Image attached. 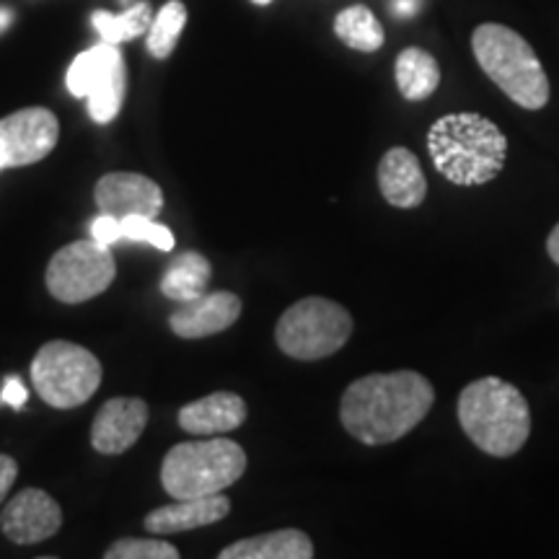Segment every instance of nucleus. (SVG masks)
Here are the masks:
<instances>
[{
  "mask_svg": "<svg viewBox=\"0 0 559 559\" xmlns=\"http://www.w3.org/2000/svg\"><path fill=\"white\" fill-rule=\"evenodd\" d=\"M60 526L62 510L58 500L37 487L21 489L16 498L5 502L3 513H0V528H3L5 539L21 544V547L52 539Z\"/></svg>",
  "mask_w": 559,
  "mask_h": 559,
  "instance_id": "obj_11",
  "label": "nucleus"
},
{
  "mask_svg": "<svg viewBox=\"0 0 559 559\" xmlns=\"http://www.w3.org/2000/svg\"><path fill=\"white\" fill-rule=\"evenodd\" d=\"M379 190L389 205L400 210L419 207L428 198V179L409 148H391L379 164Z\"/></svg>",
  "mask_w": 559,
  "mask_h": 559,
  "instance_id": "obj_17",
  "label": "nucleus"
},
{
  "mask_svg": "<svg viewBox=\"0 0 559 559\" xmlns=\"http://www.w3.org/2000/svg\"><path fill=\"white\" fill-rule=\"evenodd\" d=\"M187 26V5L181 0H169L158 13H153L145 47L156 60H166L177 47Z\"/></svg>",
  "mask_w": 559,
  "mask_h": 559,
  "instance_id": "obj_23",
  "label": "nucleus"
},
{
  "mask_svg": "<svg viewBox=\"0 0 559 559\" xmlns=\"http://www.w3.org/2000/svg\"><path fill=\"white\" fill-rule=\"evenodd\" d=\"M547 251H549L551 262L559 264V223H557L555 228H551V234H549V239H547Z\"/></svg>",
  "mask_w": 559,
  "mask_h": 559,
  "instance_id": "obj_29",
  "label": "nucleus"
},
{
  "mask_svg": "<svg viewBox=\"0 0 559 559\" xmlns=\"http://www.w3.org/2000/svg\"><path fill=\"white\" fill-rule=\"evenodd\" d=\"M432 404L436 389L417 370L370 373L345 389L340 419L362 445H389L415 430Z\"/></svg>",
  "mask_w": 559,
  "mask_h": 559,
  "instance_id": "obj_1",
  "label": "nucleus"
},
{
  "mask_svg": "<svg viewBox=\"0 0 559 559\" xmlns=\"http://www.w3.org/2000/svg\"><path fill=\"white\" fill-rule=\"evenodd\" d=\"M91 239H96L104 247H111V243L122 241V223L115 215L99 213V218L91 223Z\"/></svg>",
  "mask_w": 559,
  "mask_h": 559,
  "instance_id": "obj_26",
  "label": "nucleus"
},
{
  "mask_svg": "<svg viewBox=\"0 0 559 559\" xmlns=\"http://www.w3.org/2000/svg\"><path fill=\"white\" fill-rule=\"evenodd\" d=\"M107 559H179V549L164 539H120L104 551Z\"/></svg>",
  "mask_w": 559,
  "mask_h": 559,
  "instance_id": "obj_24",
  "label": "nucleus"
},
{
  "mask_svg": "<svg viewBox=\"0 0 559 559\" xmlns=\"http://www.w3.org/2000/svg\"><path fill=\"white\" fill-rule=\"evenodd\" d=\"M102 362L86 347L68 340H52L32 360V383L55 409L86 404L102 386Z\"/></svg>",
  "mask_w": 559,
  "mask_h": 559,
  "instance_id": "obj_7",
  "label": "nucleus"
},
{
  "mask_svg": "<svg viewBox=\"0 0 559 559\" xmlns=\"http://www.w3.org/2000/svg\"><path fill=\"white\" fill-rule=\"evenodd\" d=\"M353 317L337 300L309 296L283 313L275 326V342L293 360H321L340 353L353 337Z\"/></svg>",
  "mask_w": 559,
  "mask_h": 559,
  "instance_id": "obj_6",
  "label": "nucleus"
},
{
  "mask_svg": "<svg viewBox=\"0 0 559 559\" xmlns=\"http://www.w3.org/2000/svg\"><path fill=\"white\" fill-rule=\"evenodd\" d=\"M334 34L342 45H347L355 52H379L386 41L381 21L368 5H349L342 9L334 19Z\"/></svg>",
  "mask_w": 559,
  "mask_h": 559,
  "instance_id": "obj_21",
  "label": "nucleus"
},
{
  "mask_svg": "<svg viewBox=\"0 0 559 559\" xmlns=\"http://www.w3.org/2000/svg\"><path fill=\"white\" fill-rule=\"evenodd\" d=\"M241 298L236 293L215 290L205 296L185 300L169 317L171 332L181 340H202L213 337L230 330L241 317Z\"/></svg>",
  "mask_w": 559,
  "mask_h": 559,
  "instance_id": "obj_14",
  "label": "nucleus"
},
{
  "mask_svg": "<svg viewBox=\"0 0 559 559\" xmlns=\"http://www.w3.org/2000/svg\"><path fill=\"white\" fill-rule=\"evenodd\" d=\"M148 425V404L138 396H115L104 402L91 425V445L104 456L130 451Z\"/></svg>",
  "mask_w": 559,
  "mask_h": 559,
  "instance_id": "obj_13",
  "label": "nucleus"
},
{
  "mask_svg": "<svg viewBox=\"0 0 559 559\" xmlns=\"http://www.w3.org/2000/svg\"><path fill=\"white\" fill-rule=\"evenodd\" d=\"M247 402L234 391H215L179 409V428L190 436L213 438L241 428L247 423Z\"/></svg>",
  "mask_w": 559,
  "mask_h": 559,
  "instance_id": "obj_15",
  "label": "nucleus"
},
{
  "mask_svg": "<svg viewBox=\"0 0 559 559\" xmlns=\"http://www.w3.org/2000/svg\"><path fill=\"white\" fill-rule=\"evenodd\" d=\"M251 3H257V5H270L272 0H251Z\"/></svg>",
  "mask_w": 559,
  "mask_h": 559,
  "instance_id": "obj_31",
  "label": "nucleus"
},
{
  "mask_svg": "<svg viewBox=\"0 0 559 559\" xmlns=\"http://www.w3.org/2000/svg\"><path fill=\"white\" fill-rule=\"evenodd\" d=\"M210 277H213V267L200 251H181L160 277V293L166 298L185 304V300L205 296Z\"/></svg>",
  "mask_w": 559,
  "mask_h": 559,
  "instance_id": "obj_20",
  "label": "nucleus"
},
{
  "mask_svg": "<svg viewBox=\"0 0 559 559\" xmlns=\"http://www.w3.org/2000/svg\"><path fill=\"white\" fill-rule=\"evenodd\" d=\"M221 559H311L313 542L300 528H280L228 544Z\"/></svg>",
  "mask_w": 559,
  "mask_h": 559,
  "instance_id": "obj_18",
  "label": "nucleus"
},
{
  "mask_svg": "<svg viewBox=\"0 0 559 559\" xmlns=\"http://www.w3.org/2000/svg\"><path fill=\"white\" fill-rule=\"evenodd\" d=\"M122 241H145L158 251H171L174 249V234L166 226H160L153 218L145 215H130L122 218Z\"/></svg>",
  "mask_w": 559,
  "mask_h": 559,
  "instance_id": "obj_25",
  "label": "nucleus"
},
{
  "mask_svg": "<svg viewBox=\"0 0 559 559\" xmlns=\"http://www.w3.org/2000/svg\"><path fill=\"white\" fill-rule=\"evenodd\" d=\"M60 122L50 109L26 107L0 120V171L39 164L55 151Z\"/></svg>",
  "mask_w": 559,
  "mask_h": 559,
  "instance_id": "obj_10",
  "label": "nucleus"
},
{
  "mask_svg": "<svg viewBox=\"0 0 559 559\" xmlns=\"http://www.w3.org/2000/svg\"><path fill=\"white\" fill-rule=\"evenodd\" d=\"M117 262L111 247L96 239H81L55 251L47 264V290L60 304H86L115 283Z\"/></svg>",
  "mask_w": 559,
  "mask_h": 559,
  "instance_id": "obj_9",
  "label": "nucleus"
},
{
  "mask_svg": "<svg viewBox=\"0 0 559 559\" xmlns=\"http://www.w3.org/2000/svg\"><path fill=\"white\" fill-rule=\"evenodd\" d=\"M459 423L479 451L495 459L515 456L531 436V407L519 386L485 376L459 396Z\"/></svg>",
  "mask_w": 559,
  "mask_h": 559,
  "instance_id": "obj_3",
  "label": "nucleus"
},
{
  "mask_svg": "<svg viewBox=\"0 0 559 559\" xmlns=\"http://www.w3.org/2000/svg\"><path fill=\"white\" fill-rule=\"evenodd\" d=\"M68 91L88 102L91 120L109 124L120 115L128 91V62L120 45L99 41L70 62L66 75Z\"/></svg>",
  "mask_w": 559,
  "mask_h": 559,
  "instance_id": "obj_8",
  "label": "nucleus"
},
{
  "mask_svg": "<svg viewBox=\"0 0 559 559\" xmlns=\"http://www.w3.org/2000/svg\"><path fill=\"white\" fill-rule=\"evenodd\" d=\"M472 52L487 79L521 109L539 111L549 104V79L534 47L502 24H481L472 34Z\"/></svg>",
  "mask_w": 559,
  "mask_h": 559,
  "instance_id": "obj_4",
  "label": "nucleus"
},
{
  "mask_svg": "<svg viewBox=\"0 0 559 559\" xmlns=\"http://www.w3.org/2000/svg\"><path fill=\"white\" fill-rule=\"evenodd\" d=\"M247 472V453L236 440L205 438L177 443L160 464V485L174 500L205 498L236 485Z\"/></svg>",
  "mask_w": 559,
  "mask_h": 559,
  "instance_id": "obj_5",
  "label": "nucleus"
},
{
  "mask_svg": "<svg viewBox=\"0 0 559 559\" xmlns=\"http://www.w3.org/2000/svg\"><path fill=\"white\" fill-rule=\"evenodd\" d=\"M94 200L99 213L115 215V218H130V215H145L158 218L164 210V190L156 181L135 171H109L96 181Z\"/></svg>",
  "mask_w": 559,
  "mask_h": 559,
  "instance_id": "obj_12",
  "label": "nucleus"
},
{
  "mask_svg": "<svg viewBox=\"0 0 559 559\" xmlns=\"http://www.w3.org/2000/svg\"><path fill=\"white\" fill-rule=\"evenodd\" d=\"M153 21V5L148 0H138L130 9L122 13H109V11H94L91 13V24L99 32L102 41H109V45H124V41H132L143 34H148Z\"/></svg>",
  "mask_w": 559,
  "mask_h": 559,
  "instance_id": "obj_22",
  "label": "nucleus"
},
{
  "mask_svg": "<svg viewBox=\"0 0 559 559\" xmlns=\"http://www.w3.org/2000/svg\"><path fill=\"white\" fill-rule=\"evenodd\" d=\"M394 75L400 94L407 102H423L440 86V66L423 47H407L394 62Z\"/></svg>",
  "mask_w": 559,
  "mask_h": 559,
  "instance_id": "obj_19",
  "label": "nucleus"
},
{
  "mask_svg": "<svg viewBox=\"0 0 559 559\" xmlns=\"http://www.w3.org/2000/svg\"><path fill=\"white\" fill-rule=\"evenodd\" d=\"M13 21H16V13H13L11 9H5V5H0V34L9 32Z\"/></svg>",
  "mask_w": 559,
  "mask_h": 559,
  "instance_id": "obj_30",
  "label": "nucleus"
},
{
  "mask_svg": "<svg viewBox=\"0 0 559 559\" xmlns=\"http://www.w3.org/2000/svg\"><path fill=\"white\" fill-rule=\"evenodd\" d=\"M120 3H122V5H128V9H130V5H132V3H138V0H120Z\"/></svg>",
  "mask_w": 559,
  "mask_h": 559,
  "instance_id": "obj_32",
  "label": "nucleus"
},
{
  "mask_svg": "<svg viewBox=\"0 0 559 559\" xmlns=\"http://www.w3.org/2000/svg\"><path fill=\"white\" fill-rule=\"evenodd\" d=\"M428 153L440 177L459 187H479L506 169L508 138L477 111H453L432 122Z\"/></svg>",
  "mask_w": 559,
  "mask_h": 559,
  "instance_id": "obj_2",
  "label": "nucleus"
},
{
  "mask_svg": "<svg viewBox=\"0 0 559 559\" xmlns=\"http://www.w3.org/2000/svg\"><path fill=\"white\" fill-rule=\"evenodd\" d=\"M19 477V464L13 456H5V453H0V506H3L5 498H9L13 481Z\"/></svg>",
  "mask_w": 559,
  "mask_h": 559,
  "instance_id": "obj_28",
  "label": "nucleus"
},
{
  "mask_svg": "<svg viewBox=\"0 0 559 559\" xmlns=\"http://www.w3.org/2000/svg\"><path fill=\"white\" fill-rule=\"evenodd\" d=\"M26 400H29V391H26L24 381L16 379V376H9L3 383V391H0V402L9 404L13 409H21L26 404Z\"/></svg>",
  "mask_w": 559,
  "mask_h": 559,
  "instance_id": "obj_27",
  "label": "nucleus"
},
{
  "mask_svg": "<svg viewBox=\"0 0 559 559\" xmlns=\"http://www.w3.org/2000/svg\"><path fill=\"white\" fill-rule=\"evenodd\" d=\"M230 513V500L226 495H205V498H190V500H177L171 506L156 508L145 515V528L153 536H169L181 534V531H194L213 526L228 519Z\"/></svg>",
  "mask_w": 559,
  "mask_h": 559,
  "instance_id": "obj_16",
  "label": "nucleus"
}]
</instances>
